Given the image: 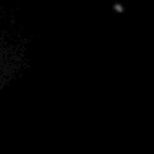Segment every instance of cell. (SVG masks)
Instances as JSON below:
<instances>
[]
</instances>
